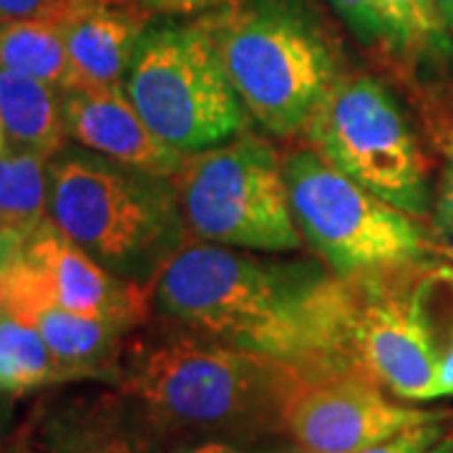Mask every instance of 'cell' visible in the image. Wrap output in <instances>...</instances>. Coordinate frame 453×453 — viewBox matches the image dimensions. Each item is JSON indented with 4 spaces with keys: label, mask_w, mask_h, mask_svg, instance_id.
Listing matches in <instances>:
<instances>
[{
    "label": "cell",
    "mask_w": 453,
    "mask_h": 453,
    "mask_svg": "<svg viewBox=\"0 0 453 453\" xmlns=\"http://www.w3.org/2000/svg\"><path fill=\"white\" fill-rule=\"evenodd\" d=\"M423 453H453V434H443L428 451Z\"/></svg>",
    "instance_id": "cell-30"
},
{
    "label": "cell",
    "mask_w": 453,
    "mask_h": 453,
    "mask_svg": "<svg viewBox=\"0 0 453 453\" xmlns=\"http://www.w3.org/2000/svg\"><path fill=\"white\" fill-rule=\"evenodd\" d=\"M204 23L247 116L277 136L308 129L338 83L340 64L305 3L244 0Z\"/></svg>",
    "instance_id": "cell-4"
},
{
    "label": "cell",
    "mask_w": 453,
    "mask_h": 453,
    "mask_svg": "<svg viewBox=\"0 0 453 453\" xmlns=\"http://www.w3.org/2000/svg\"><path fill=\"white\" fill-rule=\"evenodd\" d=\"M61 0H0V18H26L43 13Z\"/></svg>",
    "instance_id": "cell-25"
},
{
    "label": "cell",
    "mask_w": 453,
    "mask_h": 453,
    "mask_svg": "<svg viewBox=\"0 0 453 453\" xmlns=\"http://www.w3.org/2000/svg\"><path fill=\"white\" fill-rule=\"evenodd\" d=\"M146 16H195V13H210V11H225L234 8L244 0H131Z\"/></svg>",
    "instance_id": "cell-23"
},
{
    "label": "cell",
    "mask_w": 453,
    "mask_h": 453,
    "mask_svg": "<svg viewBox=\"0 0 453 453\" xmlns=\"http://www.w3.org/2000/svg\"><path fill=\"white\" fill-rule=\"evenodd\" d=\"M146 285L106 270L73 242L53 219H43L20 242L18 255L0 280V310L16 312L31 303H53L76 315L139 327L149 315Z\"/></svg>",
    "instance_id": "cell-10"
},
{
    "label": "cell",
    "mask_w": 453,
    "mask_h": 453,
    "mask_svg": "<svg viewBox=\"0 0 453 453\" xmlns=\"http://www.w3.org/2000/svg\"><path fill=\"white\" fill-rule=\"evenodd\" d=\"M0 121L11 151L53 159L68 142L61 91L20 71L0 68Z\"/></svg>",
    "instance_id": "cell-16"
},
{
    "label": "cell",
    "mask_w": 453,
    "mask_h": 453,
    "mask_svg": "<svg viewBox=\"0 0 453 453\" xmlns=\"http://www.w3.org/2000/svg\"><path fill=\"white\" fill-rule=\"evenodd\" d=\"M441 252H443V255H446L449 259H453V244H451V247H443Z\"/></svg>",
    "instance_id": "cell-34"
},
{
    "label": "cell",
    "mask_w": 453,
    "mask_h": 453,
    "mask_svg": "<svg viewBox=\"0 0 453 453\" xmlns=\"http://www.w3.org/2000/svg\"><path fill=\"white\" fill-rule=\"evenodd\" d=\"M187 229L202 242L255 252H295V222L285 166L273 146L252 134L187 157L177 177Z\"/></svg>",
    "instance_id": "cell-6"
},
{
    "label": "cell",
    "mask_w": 453,
    "mask_h": 453,
    "mask_svg": "<svg viewBox=\"0 0 453 453\" xmlns=\"http://www.w3.org/2000/svg\"><path fill=\"white\" fill-rule=\"evenodd\" d=\"M436 3V11L441 20H443V26H446V31L451 35L453 41V0H434Z\"/></svg>",
    "instance_id": "cell-29"
},
{
    "label": "cell",
    "mask_w": 453,
    "mask_h": 453,
    "mask_svg": "<svg viewBox=\"0 0 453 453\" xmlns=\"http://www.w3.org/2000/svg\"><path fill=\"white\" fill-rule=\"evenodd\" d=\"M50 13L73 71L83 83L124 88L134 50L146 31V13L131 0H61Z\"/></svg>",
    "instance_id": "cell-13"
},
{
    "label": "cell",
    "mask_w": 453,
    "mask_h": 453,
    "mask_svg": "<svg viewBox=\"0 0 453 453\" xmlns=\"http://www.w3.org/2000/svg\"><path fill=\"white\" fill-rule=\"evenodd\" d=\"M49 214L73 242L124 280L154 288L187 237L174 177L64 146L49 159Z\"/></svg>",
    "instance_id": "cell-3"
},
{
    "label": "cell",
    "mask_w": 453,
    "mask_h": 453,
    "mask_svg": "<svg viewBox=\"0 0 453 453\" xmlns=\"http://www.w3.org/2000/svg\"><path fill=\"white\" fill-rule=\"evenodd\" d=\"M11 151V144H8V134H5V127L0 121V157H5Z\"/></svg>",
    "instance_id": "cell-31"
},
{
    "label": "cell",
    "mask_w": 453,
    "mask_h": 453,
    "mask_svg": "<svg viewBox=\"0 0 453 453\" xmlns=\"http://www.w3.org/2000/svg\"><path fill=\"white\" fill-rule=\"evenodd\" d=\"M443 418L441 411L390 401L360 372H303L282 411V434L312 451L357 453L411 426Z\"/></svg>",
    "instance_id": "cell-11"
},
{
    "label": "cell",
    "mask_w": 453,
    "mask_h": 453,
    "mask_svg": "<svg viewBox=\"0 0 453 453\" xmlns=\"http://www.w3.org/2000/svg\"><path fill=\"white\" fill-rule=\"evenodd\" d=\"M295 222L340 277L413 265L426 242L418 225L368 192L320 151L303 149L285 164Z\"/></svg>",
    "instance_id": "cell-7"
},
{
    "label": "cell",
    "mask_w": 453,
    "mask_h": 453,
    "mask_svg": "<svg viewBox=\"0 0 453 453\" xmlns=\"http://www.w3.org/2000/svg\"><path fill=\"white\" fill-rule=\"evenodd\" d=\"M49 217V159L28 151L0 157V234L26 240Z\"/></svg>",
    "instance_id": "cell-18"
},
{
    "label": "cell",
    "mask_w": 453,
    "mask_h": 453,
    "mask_svg": "<svg viewBox=\"0 0 453 453\" xmlns=\"http://www.w3.org/2000/svg\"><path fill=\"white\" fill-rule=\"evenodd\" d=\"M438 398H451L453 395V335L449 340V348L441 353L438 365Z\"/></svg>",
    "instance_id": "cell-26"
},
{
    "label": "cell",
    "mask_w": 453,
    "mask_h": 453,
    "mask_svg": "<svg viewBox=\"0 0 453 453\" xmlns=\"http://www.w3.org/2000/svg\"><path fill=\"white\" fill-rule=\"evenodd\" d=\"M318 151L368 192L411 217L428 210L426 159L398 101L371 76L342 79L308 124Z\"/></svg>",
    "instance_id": "cell-8"
},
{
    "label": "cell",
    "mask_w": 453,
    "mask_h": 453,
    "mask_svg": "<svg viewBox=\"0 0 453 453\" xmlns=\"http://www.w3.org/2000/svg\"><path fill=\"white\" fill-rule=\"evenodd\" d=\"M270 453H320V451H312V449H305V446H292V449H277V451H270Z\"/></svg>",
    "instance_id": "cell-32"
},
{
    "label": "cell",
    "mask_w": 453,
    "mask_h": 453,
    "mask_svg": "<svg viewBox=\"0 0 453 453\" xmlns=\"http://www.w3.org/2000/svg\"><path fill=\"white\" fill-rule=\"evenodd\" d=\"M53 383H68L43 335L31 323L0 310V388L31 393Z\"/></svg>",
    "instance_id": "cell-19"
},
{
    "label": "cell",
    "mask_w": 453,
    "mask_h": 453,
    "mask_svg": "<svg viewBox=\"0 0 453 453\" xmlns=\"http://www.w3.org/2000/svg\"><path fill=\"white\" fill-rule=\"evenodd\" d=\"M338 16L350 26L360 41H383V20L378 11V0H327Z\"/></svg>",
    "instance_id": "cell-21"
},
{
    "label": "cell",
    "mask_w": 453,
    "mask_h": 453,
    "mask_svg": "<svg viewBox=\"0 0 453 453\" xmlns=\"http://www.w3.org/2000/svg\"><path fill=\"white\" fill-rule=\"evenodd\" d=\"M436 225L443 234L453 237V146L449 154V164L441 179V189L436 199Z\"/></svg>",
    "instance_id": "cell-24"
},
{
    "label": "cell",
    "mask_w": 453,
    "mask_h": 453,
    "mask_svg": "<svg viewBox=\"0 0 453 453\" xmlns=\"http://www.w3.org/2000/svg\"><path fill=\"white\" fill-rule=\"evenodd\" d=\"M443 434L446 431H443L441 421L421 423V426H411L401 434L386 438L380 443H372V446L357 453H423L428 451Z\"/></svg>",
    "instance_id": "cell-22"
},
{
    "label": "cell",
    "mask_w": 453,
    "mask_h": 453,
    "mask_svg": "<svg viewBox=\"0 0 453 453\" xmlns=\"http://www.w3.org/2000/svg\"><path fill=\"white\" fill-rule=\"evenodd\" d=\"M11 315L31 323L43 335L68 380H119L124 363V327L109 320L76 315L53 303H31Z\"/></svg>",
    "instance_id": "cell-15"
},
{
    "label": "cell",
    "mask_w": 453,
    "mask_h": 453,
    "mask_svg": "<svg viewBox=\"0 0 453 453\" xmlns=\"http://www.w3.org/2000/svg\"><path fill=\"white\" fill-rule=\"evenodd\" d=\"M124 395L73 398L41 426L43 453H151L149 421Z\"/></svg>",
    "instance_id": "cell-14"
},
{
    "label": "cell",
    "mask_w": 453,
    "mask_h": 453,
    "mask_svg": "<svg viewBox=\"0 0 453 453\" xmlns=\"http://www.w3.org/2000/svg\"><path fill=\"white\" fill-rule=\"evenodd\" d=\"M383 41L393 49L441 53L451 49V35L434 0H378Z\"/></svg>",
    "instance_id": "cell-20"
},
{
    "label": "cell",
    "mask_w": 453,
    "mask_h": 453,
    "mask_svg": "<svg viewBox=\"0 0 453 453\" xmlns=\"http://www.w3.org/2000/svg\"><path fill=\"white\" fill-rule=\"evenodd\" d=\"M61 96L68 139L83 149L159 177H177L187 164L189 154L177 151L149 129L124 88L83 83Z\"/></svg>",
    "instance_id": "cell-12"
},
{
    "label": "cell",
    "mask_w": 453,
    "mask_h": 453,
    "mask_svg": "<svg viewBox=\"0 0 453 453\" xmlns=\"http://www.w3.org/2000/svg\"><path fill=\"white\" fill-rule=\"evenodd\" d=\"M0 68L41 79L61 94L83 86L50 13L0 18Z\"/></svg>",
    "instance_id": "cell-17"
},
{
    "label": "cell",
    "mask_w": 453,
    "mask_h": 453,
    "mask_svg": "<svg viewBox=\"0 0 453 453\" xmlns=\"http://www.w3.org/2000/svg\"><path fill=\"white\" fill-rule=\"evenodd\" d=\"M164 315L310 375L353 372L348 282L312 262H275L211 242L181 244L154 282Z\"/></svg>",
    "instance_id": "cell-1"
},
{
    "label": "cell",
    "mask_w": 453,
    "mask_h": 453,
    "mask_svg": "<svg viewBox=\"0 0 453 453\" xmlns=\"http://www.w3.org/2000/svg\"><path fill=\"white\" fill-rule=\"evenodd\" d=\"M303 372L195 330L139 342L116 383L151 428L250 441L282 434V411Z\"/></svg>",
    "instance_id": "cell-2"
},
{
    "label": "cell",
    "mask_w": 453,
    "mask_h": 453,
    "mask_svg": "<svg viewBox=\"0 0 453 453\" xmlns=\"http://www.w3.org/2000/svg\"><path fill=\"white\" fill-rule=\"evenodd\" d=\"M124 91L146 127L181 154L225 144L247 124L207 23L146 28Z\"/></svg>",
    "instance_id": "cell-5"
},
{
    "label": "cell",
    "mask_w": 453,
    "mask_h": 453,
    "mask_svg": "<svg viewBox=\"0 0 453 453\" xmlns=\"http://www.w3.org/2000/svg\"><path fill=\"white\" fill-rule=\"evenodd\" d=\"M174 453H244L234 441L229 438H204L199 443H192V446H181L179 451Z\"/></svg>",
    "instance_id": "cell-27"
},
{
    "label": "cell",
    "mask_w": 453,
    "mask_h": 453,
    "mask_svg": "<svg viewBox=\"0 0 453 453\" xmlns=\"http://www.w3.org/2000/svg\"><path fill=\"white\" fill-rule=\"evenodd\" d=\"M345 277V356L350 371L375 380L403 401L438 398V350L428 312V280L405 288V270Z\"/></svg>",
    "instance_id": "cell-9"
},
{
    "label": "cell",
    "mask_w": 453,
    "mask_h": 453,
    "mask_svg": "<svg viewBox=\"0 0 453 453\" xmlns=\"http://www.w3.org/2000/svg\"><path fill=\"white\" fill-rule=\"evenodd\" d=\"M23 240H18V237H8V234H0V280L3 275L8 273V267H11V262L18 255V247H20Z\"/></svg>",
    "instance_id": "cell-28"
},
{
    "label": "cell",
    "mask_w": 453,
    "mask_h": 453,
    "mask_svg": "<svg viewBox=\"0 0 453 453\" xmlns=\"http://www.w3.org/2000/svg\"><path fill=\"white\" fill-rule=\"evenodd\" d=\"M5 453H35V451H33L31 446H26V443H16V446H11Z\"/></svg>",
    "instance_id": "cell-33"
},
{
    "label": "cell",
    "mask_w": 453,
    "mask_h": 453,
    "mask_svg": "<svg viewBox=\"0 0 453 453\" xmlns=\"http://www.w3.org/2000/svg\"><path fill=\"white\" fill-rule=\"evenodd\" d=\"M0 393H3V388H0Z\"/></svg>",
    "instance_id": "cell-35"
}]
</instances>
